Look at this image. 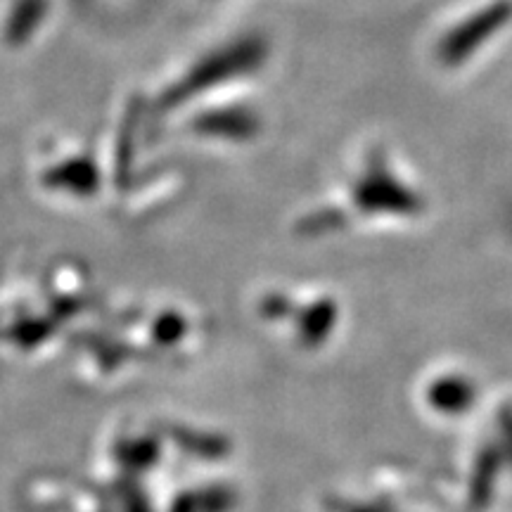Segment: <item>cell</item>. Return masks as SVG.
I'll return each mask as SVG.
<instances>
[{"instance_id":"obj_1","label":"cell","mask_w":512,"mask_h":512,"mask_svg":"<svg viewBox=\"0 0 512 512\" xmlns=\"http://www.w3.org/2000/svg\"><path fill=\"white\" fill-rule=\"evenodd\" d=\"M512 15V5L510 3H496L491 8H486L484 12H479L477 17H472L470 22H465L463 27H458L456 31H451L444 43H441V60L448 64L463 62L472 50L482 46L486 41V36L494 34L508 22V17Z\"/></svg>"}]
</instances>
